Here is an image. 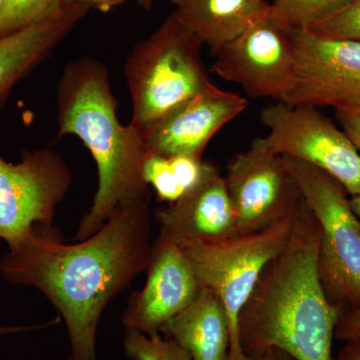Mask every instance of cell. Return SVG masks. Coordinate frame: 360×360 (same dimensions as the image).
Wrapping results in <instances>:
<instances>
[{
	"label": "cell",
	"mask_w": 360,
	"mask_h": 360,
	"mask_svg": "<svg viewBox=\"0 0 360 360\" xmlns=\"http://www.w3.org/2000/svg\"><path fill=\"white\" fill-rule=\"evenodd\" d=\"M227 191L238 234L266 229L295 214L303 198L283 156L255 139L227 165Z\"/></svg>",
	"instance_id": "30bf717a"
},
{
	"label": "cell",
	"mask_w": 360,
	"mask_h": 360,
	"mask_svg": "<svg viewBox=\"0 0 360 360\" xmlns=\"http://www.w3.org/2000/svg\"><path fill=\"white\" fill-rule=\"evenodd\" d=\"M30 328H22V326H0V335H8V333H20V331L27 330Z\"/></svg>",
	"instance_id": "83f0119b"
},
{
	"label": "cell",
	"mask_w": 360,
	"mask_h": 360,
	"mask_svg": "<svg viewBox=\"0 0 360 360\" xmlns=\"http://www.w3.org/2000/svg\"><path fill=\"white\" fill-rule=\"evenodd\" d=\"M309 30L324 37L360 41V0H355L342 13Z\"/></svg>",
	"instance_id": "7402d4cb"
},
{
	"label": "cell",
	"mask_w": 360,
	"mask_h": 360,
	"mask_svg": "<svg viewBox=\"0 0 360 360\" xmlns=\"http://www.w3.org/2000/svg\"><path fill=\"white\" fill-rule=\"evenodd\" d=\"M355 0H274L272 15L290 27L312 30L335 18Z\"/></svg>",
	"instance_id": "ac0fdd59"
},
{
	"label": "cell",
	"mask_w": 360,
	"mask_h": 360,
	"mask_svg": "<svg viewBox=\"0 0 360 360\" xmlns=\"http://www.w3.org/2000/svg\"><path fill=\"white\" fill-rule=\"evenodd\" d=\"M295 70L281 99L288 105L360 108V41L292 27Z\"/></svg>",
	"instance_id": "8fae6325"
},
{
	"label": "cell",
	"mask_w": 360,
	"mask_h": 360,
	"mask_svg": "<svg viewBox=\"0 0 360 360\" xmlns=\"http://www.w3.org/2000/svg\"><path fill=\"white\" fill-rule=\"evenodd\" d=\"M139 4V6L141 7L142 9H146V11H149V9L153 8V6L156 1L158 0H135Z\"/></svg>",
	"instance_id": "f546056e"
},
{
	"label": "cell",
	"mask_w": 360,
	"mask_h": 360,
	"mask_svg": "<svg viewBox=\"0 0 360 360\" xmlns=\"http://www.w3.org/2000/svg\"><path fill=\"white\" fill-rule=\"evenodd\" d=\"M58 136L75 135L94 156L98 170L94 202L80 219L75 239L96 233L122 203L149 198L142 175L148 153L143 136L117 117L108 70L98 59H77L66 65L56 92Z\"/></svg>",
	"instance_id": "3957f363"
},
{
	"label": "cell",
	"mask_w": 360,
	"mask_h": 360,
	"mask_svg": "<svg viewBox=\"0 0 360 360\" xmlns=\"http://www.w3.org/2000/svg\"><path fill=\"white\" fill-rule=\"evenodd\" d=\"M260 120L269 130L262 141L274 153L321 168L348 194L360 195V153L317 108L277 101L262 110Z\"/></svg>",
	"instance_id": "52a82bcc"
},
{
	"label": "cell",
	"mask_w": 360,
	"mask_h": 360,
	"mask_svg": "<svg viewBox=\"0 0 360 360\" xmlns=\"http://www.w3.org/2000/svg\"><path fill=\"white\" fill-rule=\"evenodd\" d=\"M71 181L70 167L51 149L23 151L18 163L0 155V239L8 248L35 226H52Z\"/></svg>",
	"instance_id": "ba28073f"
},
{
	"label": "cell",
	"mask_w": 360,
	"mask_h": 360,
	"mask_svg": "<svg viewBox=\"0 0 360 360\" xmlns=\"http://www.w3.org/2000/svg\"><path fill=\"white\" fill-rule=\"evenodd\" d=\"M336 117L343 131L352 139L360 153V108L336 110Z\"/></svg>",
	"instance_id": "cb8c5ba5"
},
{
	"label": "cell",
	"mask_w": 360,
	"mask_h": 360,
	"mask_svg": "<svg viewBox=\"0 0 360 360\" xmlns=\"http://www.w3.org/2000/svg\"><path fill=\"white\" fill-rule=\"evenodd\" d=\"M63 4H86L90 8H96L101 13H108L116 7L122 6L125 0H61Z\"/></svg>",
	"instance_id": "d4e9b609"
},
{
	"label": "cell",
	"mask_w": 360,
	"mask_h": 360,
	"mask_svg": "<svg viewBox=\"0 0 360 360\" xmlns=\"http://www.w3.org/2000/svg\"><path fill=\"white\" fill-rule=\"evenodd\" d=\"M350 205H352V210L360 219V195L352 196Z\"/></svg>",
	"instance_id": "f1b7e54d"
},
{
	"label": "cell",
	"mask_w": 360,
	"mask_h": 360,
	"mask_svg": "<svg viewBox=\"0 0 360 360\" xmlns=\"http://www.w3.org/2000/svg\"><path fill=\"white\" fill-rule=\"evenodd\" d=\"M63 6L61 0H6L0 15V37L39 22Z\"/></svg>",
	"instance_id": "ffe728a7"
},
{
	"label": "cell",
	"mask_w": 360,
	"mask_h": 360,
	"mask_svg": "<svg viewBox=\"0 0 360 360\" xmlns=\"http://www.w3.org/2000/svg\"><path fill=\"white\" fill-rule=\"evenodd\" d=\"M321 227L303 200L285 248L265 266L238 315L245 356L278 348L297 360H333L342 311L331 304L319 271Z\"/></svg>",
	"instance_id": "7a4b0ae2"
},
{
	"label": "cell",
	"mask_w": 360,
	"mask_h": 360,
	"mask_svg": "<svg viewBox=\"0 0 360 360\" xmlns=\"http://www.w3.org/2000/svg\"><path fill=\"white\" fill-rule=\"evenodd\" d=\"M333 360H360V345L347 343L338 356Z\"/></svg>",
	"instance_id": "4316f807"
},
{
	"label": "cell",
	"mask_w": 360,
	"mask_h": 360,
	"mask_svg": "<svg viewBox=\"0 0 360 360\" xmlns=\"http://www.w3.org/2000/svg\"><path fill=\"white\" fill-rule=\"evenodd\" d=\"M146 272V283L130 296L122 321L127 330L151 335L186 309L202 286L184 250L161 234L153 243Z\"/></svg>",
	"instance_id": "7c38bea8"
},
{
	"label": "cell",
	"mask_w": 360,
	"mask_h": 360,
	"mask_svg": "<svg viewBox=\"0 0 360 360\" xmlns=\"http://www.w3.org/2000/svg\"><path fill=\"white\" fill-rule=\"evenodd\" d=\"M149 198L118 205L98 231L73 245L63 243L56 227L35 226L0 260L6 281L37 288L63 317L70 360H98L97 329L104 309L148 269Z\"/></svg>",
	"instance_id": "6da1fadb"
},
{
	"label": "cell",
	"mask_w": 360,
	"mask_h": 360,
	"mask_svg": "<svg viewBox=\"0 0 360 360\" xmlns=\"http://www.w3.org/2000/svg\"><path fill=\"white\" fill-rule=\"evenodd\" d=\"M213 53V72L240 85L251 97H271L279 101L292 84L295 70L292 27L272 15L269 7Z\"/></svg>",
	"instance_id": "9c48e42d"
},
{
	"label": "cell",
	"mask_w": 360,
	"mask_h": 360,
	"mask_svg": "<svg viewBox=\"0 0 360 360\" xmlns=\"http://www.w3.org/2000/svg\"><path fill=\"white\" fill-rule=\"evenodd\" d=\"M335 338L345 343L360 345V309L343 312L336 326Z\"/></svg>",
	"instance_id": "603a6c76"
},
{
	"label": "cell",
	"mask_w": 360,
	"mask_h": 360,
	"mask_svg": "<svg viewBox=\"0 0 360 360\" xmlns=\"http://www.w3.org/2000/svg\"><path fill=\"white\" fill-rule=\"evenodd\" d=\"M155 217L160 234L179 248L219 243L238 234L226 182L215 167L179 200L158 208Z\"/></svg>",
	"instance_id": "5bb4252c"
},
{
	"label": "cell",
	"mask_w": 360,
	"mask_h": 360,
	"mask_svg": "<svg viewBox=\"0 0 360 360\" xmlns=\"http://www.w3.org/2000/svg\"><path fill=\"white\" fill-rule=\"evenodd\" d=\"M123 347L125 355L131 360H191L186 349L160 333L148 335L127 330Z\"/></svg>",
	"instance_id": "d6986e66"
},
{
	"label": "cell",
	"mask_w": 360,
	"mask_h": 360,
	"mask_svg": "<svg viewBox=\"0 0 360 360\" xmlns=\"http://www.w3.org/2000/svg\"><path fill=\"white\" fill-rule=\"evenodd\" d=\"M142 175L146 184L153 187L158 200L172 203L184 194L170 158L148 151Z\"/></svg>",
	"instance_id": "44dd1931"
},
{
	"label": "cell",
	"mask_w": 360,
	"mask_h": 360,
	"mask_svg": "<svg viewBox=\"0 0 360 360\" xmlns=\"http://www.w3.org/2000/svg\"><path fill=\"white\" fill-rule=\"evenodd\" d=\"M179 20L212 51L269 9L266 0H172Z\"/></svg>",
	"instance_id": "e0dca14e"
},
{
	"label": "cell",
	"mask_w": 360,
	"mask_h": 360,
	"mask_svg": "<svg viewBox=\"0 0 360 360\" xmlns=\"http://www.w3.org/2000/svg\"><path fill=\"white\" fill-rule=\"evenodd\" d=\"M82 4H63L56 13L0 37V108L18 82L52 53L87 13Z\"/></svg>",
	"instance_id": "9a60e30c"
},
{
	"label": "cell",
	"mask_w": 360,
	"mask_h": 360,
	"mask_svg": "<svg viewBox=\"0 0 360 360\" xmlns=\"http://www.w3.org/2000/svg\"><path fill=\"white\" fill-rule=\"evenodd\" d=\"M283 158L321 227L319 271L329 302L342 314L360 309V219L347 191L321 168Z\"/></svg>",
	"instance_id": "5b68a950"
},
{
	"label": "cell",
	"mask_w": 360,
	"mask_h": 360,
	"mask_svg": "<svg viewBox=\"0 0 360 360\" xmlns=\"http://www.w3.org/2000/svg\"><path fill=\"white\" fill-rule=\"evenodd\" d=\"M160 333L186 349L191 360H231L229 315L219 298L207 288L168 321Z\"/></svg>",
	"instance_id": "2e32d148"
},
{
	"label": "cell",
	"mask_w": 360,
	"mask_h": 360,
	"mask_svg": "<svg viewBox=\"0 0 360 360\" xmlns=\"http://www.w3.org/2000/svg\"><path fill=\"white\" fill-rule=\"evenodd\" d=\"M202 46L172 13L130 52L124 65L132 101L130 124L141 134L214 85L203 65Z\"/></svg>",
	"instance_id": "277c9868"
},
{
	"label": "cell",
	"mask_w": 360,
	"mask_h": 360,
	"mask_svg": "<svg viewBox=\"0 0 360 360\" xmlns=\"http://www.w3.org/2000/svg\"><path fill=\"white\" fill-rule=\"evenodd\" d=\"M248 105L245 97L213 85L181 104L142 136L148 151L156 155L202 158L213 137Z\"/></svg>",
	"instance_id": "4fadbf2b"
},
{
	"label": "cell",
	"mask_w": 360,
	"mask_h": 360,
	"mask_svg": "<svg viewBox=\"0 0 360 360\" xmlns=\"http://www.w3.org/2000/svg\"><path fill=\"white\" fill-rule=\"evenodd\" d=\"M4 4H6V0H0V15H1L2 11H4Z\"/></svg>",
	"instance_id": "4dcf8cb0"
},
{
	"label": "cell",
	"mask_w": 360,
	"mask_h": 360,
	"mask_svg": "<svg viewBox=\"0 0 360 360\" xmlns=\"http://www.w3.org/2000/svg\"><path fill=\"white\" fill-rule=\"evenodd\" d=\"M296 212L262 231L238 234L219 243L180 248L202 288L215 293L226 310L231 323V360L245 359L238 342V315L265 266L290 241Z\"/></svg>",
	"instance_id": "8992f818"
},
{
	"label": "cell",
	"mask_w": 360,
	"mask_h": 360,
	"mask_svg": "<svg viewBox=\"0 0 360 360\" xmlns=\"http://www.w3.org/2000/svg\"><path fill=\"white\" fill-rule=\"evenodd\" d=\"M243 360H297L295 357L291 356L288 352L278 348H270L262 354L255 355V356L248 357Z\"/></svg>",
	"instance_id": "484cf974"
}]
</instances>
